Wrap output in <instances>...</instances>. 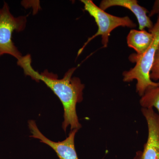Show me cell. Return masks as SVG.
<instances>
[{"label":"cell","mask_w":159,"mask_h":159,"mask_svg":"<svg viewBox=\"0 0 159 159\" xmlns=\"http://www.w3.org/2000/svg\"><path fill=\"white\" fill-rule=\"evenodd\" d=\"M26 76L37 82L41 81L51 89L62 103L64 108V121L62 127L64 131L70 126L71 130L81 128L76 111V106L82 102L83 92L85 85L78 77H73L76 68L69 69L61 79L56 74L45 70L40 73L35 70L31 65L30 54H27L17 61Z\"/></svg>","instance_id":"obj_1"},{"label":"cell","mask_w":159,"mask_h":159,"mask_svg":"<svg viewBox=\"0 0 159 159\" xmlns=\"http://www.w3.org/2000/svg\"><path fill=\"white\" fill-rule=\"evenodd\" d=\"M153 36V40L149 48L144 54L139 55L132 54L129 59L131 62L136 63L135 66L122 74L124 82L137 80L136 92L142 97L145 91L150 87L156 86L159 82H155L150 79L151 70L153 65L156 53L159 45V17L153 27L148 30Z\"/></svg>","instance_id":"obj_2"},{"label":"cell","mask_w":159,"mask_h":159,"mask_svg":"<svg viewBox=\"0 0 159 159\" xmlns=\"http://www.w3.org/2000/svg\"><path fill=\"white\" fill-rule=\"evenodd\" d=\"M80 2L84 4V10L95 20L98 29L97 32L92 37L89 38L82 48L80 49L78 51V55L82 53L90 42L99 35L101 36L102 38L103 48H107L111 32L114 29L119 27L129 28L136 27V24L134 23L128 16L119 17L109 14L98 7L91 0H81Z\"/></svg>","instance_id":"obj_3"},{"label":"cell","mask_w":159,"mask_h":159,"mask_svg":"<svg viewBox=\"0 0 159 159\" xmlns=\"http://www.w3.org/2000/svg\"><path fill=\"white\" fill-rule=\"evenodd\" d=\"M27 23V16H14L8 3L4 2L0 9V56L9 54L17 60L22 57V54L12 41V34L15 31H24Z\"/></svg>","instance_id":"obj_4"},{"label":"cell","mask_w":159,"mask_h":159,"mask_svg":"<svg viewBox=\"0 0 159 159\" xmlns=\"http://www.w3.org/2000/svg\"><path fill=\"white\" fill-rule=\"evenodd\" d=\"M142 114L148 126V135L143 150L134 159H159V115L153 108H142Z\"/></svg>","instance_id":"obj_5"},{"label":"cell","mask_w":159,"mask_h":159,"mask_svg":"<svg viewBox=\"0 0 159 159\" xmlns=\"http://www.w3.org/2000/svg\"><path fill=\"white\" fill-rule=\"evenodd\" d=\"M28 125L31 134L30 137L39 139L42 143L49 145L55 152L59 159H79L75 147V135L78 129L71 130L68 137L63 141L54 142L42 133L34 120H29Z\"/></svg>","instance_id":"obj_6"},{"label":"cell","mask_w":159,"mask_h":159,"mask_svg":"<svg viewBox=\"0 0 159 159\" xmlns=\"http://www.w3.org/2000/svg\"><path fill=\"white\" fill-rule=\"evenodd\" d=\"M113 6H120L129 9L136 17L140 30L145 28L149 29L153 27L154 24L147 15L148 11L146 8L140 6L137 0H103L99 5V8L105 10Z\"/></svg>","instance_id":"obj_7"},{"label":"cell","mask_w":159,"mask_h":159,"mask_svg":"<svg viewBox=\"0 0 159 159\" xmlns=\"http://www.w3.org/2000/svg\"><path fill=\"white\" fill-rule=\"evenodd\" d=\"M153 36L152 33L145 30L132 29L127 35L128 47L133 49L136 54L141 55L145 53L152 43Z\"/></svg>","instance_id":"obj_8"},{"label":"cell","mask_w":159,"mask_h":159,"mask_svg":"<svg viewBox=\"0 0 159 159\" xmlns=\"http://www.w3.org/2000/svg\"><path fill=\"white\" fill-rule=\"evenodd\" d=\"M140 104L142 108H156L159 115V84L146 89L140 99Z\"/></svg>","instance_id":"obj_9"},{"label":"cell","mask_w":159,"mask_h":159,"mask_svg":"<svg viewBox=\"0 0 159 159\" xmlns=\"http://www.w3.org/2000/svg\"><path fill=\"white\" fill-rule=\"evenodd\" d=\"M150 77L152 81H159V45L155 56L153 65L151 70Z\"/></svg>","instance_id":"obj_10"},{"label":"cell","mask_w":159,"mask_h":159,"mask_svg":"<svg viewBox=\"0 0 159 159\" xmlns=\"http://www.w3.org/2000/svg\"><path fill=\"white\" fill-rule=\"evenodd\" d=\"M156 14L158 15V16L159 17V0H156L154 2L152 9L149 12L148 16L152 17Z\"/></svg>","instance_id":"obj_11"}]
</instances>
